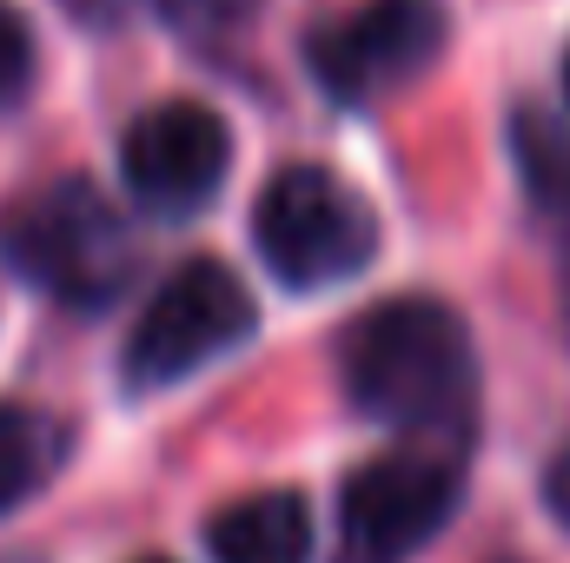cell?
Masks as SVG:
<instances>
[{"label":"cell","instance_id":"cell-7","mask_svg":"<svg viewBox=\"0 0 570 563\" xmlns=\"http://www.w3.org/2000/svg\"><path fill=\"white\" fill-rule=\"evenodd\" d=\"M226 166H233V134L199 100L146 107L120 140L127 192L159 219H193L199 206H213V192L226 186Z\"/></svg>","mask_w":570,"mask_h":563},{"label":"cell","instance_id":"cell-13","mask_svg":"<svg viewBox=\"0 0 570 563\" xmlns=\"http://www.w3.org/2000/svg\"><path fill=\"white\" fill-rule=\"evenodd\" d=\"M564 93H570V53H564Z\"/></svg>","mask_w":570,"mask_h":563},{"label":"cell","instance_id":"cell-11","mask_svg":"<svg viewBox=\"0 0 570 563\" xmlns=\"http://www.w3.org/2000/svg\"><path fill=\"white\" fill-rule=\"evenodd\" d=\"M27 73H33V33H27V20L0 0V100H13V93L27 87Z\"/></svg>","mask_w":570,"mask_h":563},{"label":"cell","instance_id":"cell-8","mask_svg":"<svg viewBox=\"0 0 570 563\" xmlns=\"http://www.w3.org/2000/svg\"><path fill=\"white\" fill-rule=\"evenodd\" d=\"M213 563H312V517L292 491H259L206 524Z\"/></svg>","mask_w":570,"mask_h":563},{"label":"cell","instance_id":"cell-4","mask_svg":"<svg viewBox=\"0 0 570 563\" xmlns=\"http://www.w3.org/2000/svg\"><path fill=\"white\" fill-rule=\"evenodd\" d=\"M259 325L253 312V292L239 285L233 266L219 259H186L173 279L146 298L140 325L127 338V385L134 392H159V385H179L193 372H206L213 358H226L246 332Z\"/></svg>","mask_w":570,"mask_h":563},{"label":"cell","instance_id":"cell-12","mask_svg":"<svg viewBox=\"0 0 570 563\" xmlns=\"http://www.w3.org/2000/svg\"><path fill=\"white\" fill-rule=\"evenodd\" d=\"M73 7H80V13H94V20H114V13H127L134 0H73Z\"/></svg>","mask_w":570,"mask_h":563},{"label":"cell","instance_id":"cell-10","mask_svg":"<svg viewBox=\"0 0 570 563\" xmlns=\"http://www.w3.org/2000/svg\"><path fill=\"white\" fill-rule=\"evenodd\" d=\"M511 152H518V172L531 186V199L544 213H570V140L564 127H551L544 113H518L511 120Z\"/></svg>","mask_w":570,"mask_h":563},{"label":"cell","instance_id":"cell-1","mask_svg":"<svg viewBox=\"0 0 570 563\" xmlns=\"http://www.w3.org/2000/svg\"><path fill=\"white\" fill-rule=\"evenodd\" d=\"M338 378L365 418L399 431L464 424L478 398L471 332L438 298H385L365 318H352L338 338Z\"/></svg>","mask_w":570,"mask_h":563},{"label":"cell","instance_id":"cell-3","mask_svg":"<svg viewBox=\"0 0 570 563\" xmlns=\"http://www.w3.org/2000/svg\"><path fill=\"white\" fill-rule=\"evenodd\" d=\"M253 239L273 279L292 292L358 279L379 253L372 206L325 166H285L253 206Z\"/></svg>","mask_w":570,"mask_h":563},{"label":"cell","instance_id":"cell-5","mask_svg":"<svg viewBox=\"0 0 570 563\" xmlns=\"http://www.w3.org/2000/svg\"><path fill=\"white\" fill-rule=\"evenodd\" d=\"M458 511V457L392 451L338 491V563H405Z\"/></svg>","mask_w":570,"mask_h":563},{"label":"cell","instance_id":"cell-2","mask_svg":"<svg viewBox=\"0 0 570 563\" xmlns=\"http://www.w3.org/2000/svg\"><path fill=\"white\" fill-rule=\"evenodd\" d=\"M0 259L60 305L100 312L134 279V239L87 179H53L0 213Z\"/></svg>","mask_w":570,"mask_h":563},{"label":"cell","instance_id":"cell-6","mask_svg":"<svg viewBox=\"0 0 570 563\" xmlns=\"http://www.w3.org/2000/svg\"><path fill=\"white\" fill-rule=\"evenodd\" d=\"M444 53V7L438 0H365L338 27L312 40V73L332 100L365 107L419 80Z\"/></svg>","mask_w":570,"mask_h":563},{"label":"cell","instance_id":"cell-9","mask_svg":"<svg viewBox=\"0 0 570 563\" xmlns=\"http://www.w3.org/2000/svg\"><path fill=\"white\" fill-rule=\"evenodd\" d=\"M67 431L33 405H0V511H20L60 471Z\"/></svg>","mask_w":570,"mask_h":563}]
</instances>
